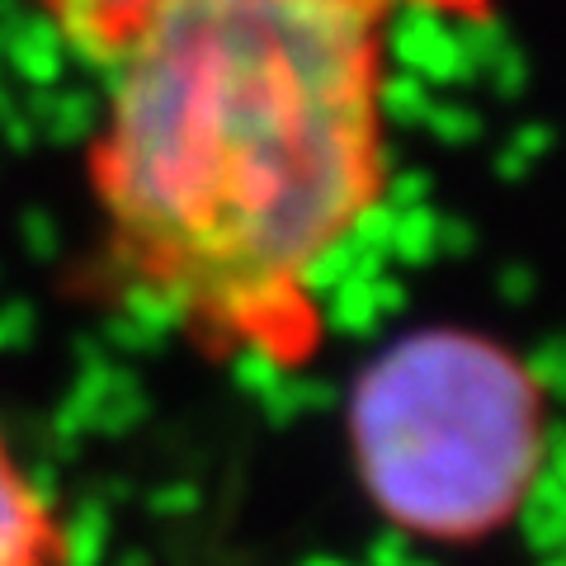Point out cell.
<instances>
[{
    "label": "cell",
    "instance_id": "cell-1",
    "mask_svg": "<svg viewBox=\"0 0 566 566\" xmlns=\"http://www.w3.org/2000/svg\"><path fill=\"white\" fill-rule=\"evenodd\" d=\"M392 0H161L85 151L118 293L212 359L303 368L392 175Z\"/></svg>",
    "mask_w": 566,
    "mask_h": 566
},
{
    "label": "cell",
    "instance_id": "cell-2",
    "mask_svg": "<svg viewBox=\"0 0 566 566\" xmlns=\"http://www.w3.org/2000/svg\"><path fill=\"white\" fill-rule=\"evenodd\" d=\"M354 472L378 515L416 538L472 543L528 501L547 453V397L505 340L424 326L359 368L345 406Z\"/></svg>",
    "mask_w": 566,
    "mask_h": 566
},
{
    "label": "cell",
    "instance_id": "cell-3",
    "mask_svg": "<svg viewBox=\"0 0 566 566\" xmlns=\"http://www.w3.org/2000/svg\"><path fill=\"white\" fill-rule=\"evenodd\" d=\"M66 534L52 515L48 495L29 482L14 463L10 444L0 439V566H62Z\"/></svg>",
    "mask_w": 566,
    "mask_h": 566
},
{
    "label": "cell",
    "instance_id": "cell-4",
    "mask_svg": "<svg viewBox=\"0 0 566 566\" xmlns=\"http://www.w3.org/2000/svg\"><path fill=\"white\" fill-rule=\"evenodd\" d=\"M33 6L48 14V24L76 52L109 66L133 43V33L156 14L161 0H33Z\"/></svg>",
    "mask_w": 566,
    "mask_h": 566
},
{
    "label": "cell",
    "instance_id": "cell-5",
    "mask_svg": "<svg viewBox=\"0 0 566 566\" xmlns=\"http://www.w3.org/2000/svg\"><path fill=\"white\" fill-rule=\"evenodd\" d=\"M392 6H401V0H392ZM406 6H420V10L439 14V20H463V24H482V20H491L495 0H406Z\"/></svg>",
    "mask_w": 566,
    "mask_h": 566
}]
</instances>
